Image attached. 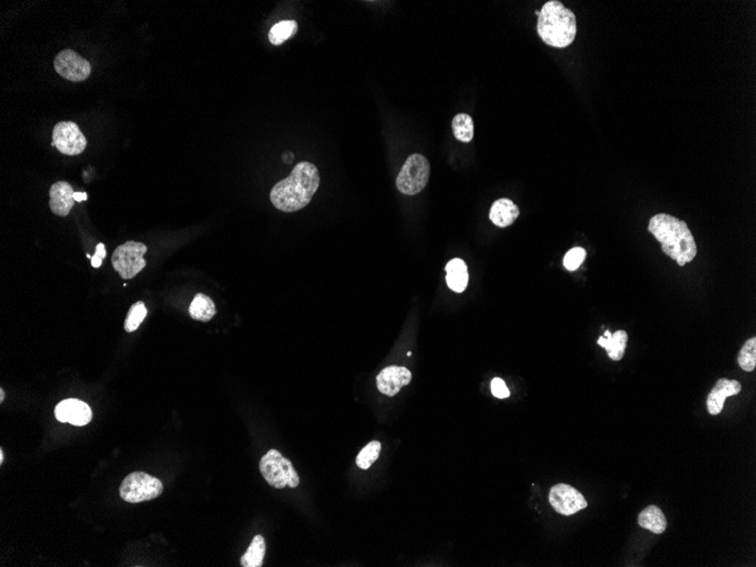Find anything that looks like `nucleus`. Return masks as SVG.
I'll return each mask as SVG.
<instances>
[{
  "label": "nucleus",
  "instance_id": "nucleus-7",
  "mask_svg": "<svg viewBox=\"0 0 756 567\" xmlns=\"http://www.w3.org/2000/svg\"><path fill=\"white\" fill-rule=\"evenodd\" d=\"M147 250L145 245L136 243V241H127L120 245L113 252L112 258H111L113 269L116 270L120 274V277L124 279H132L147 265V262L143 258Z\"/></svg>",
  "mask_w": 756,
  "mask_h": 567
},
{
  "label": "nucleus",
  "instance_id": "nucleus-26",
  "mask_svg": "<svg viewBox=\"0 0 756 567\" xmlns=\"http://www.w3.org/2000/svg\"><path fill=\"white\" fill-rule=\"evenodd\" d=\"M585 258H587V252L582 247H574L572 248L564 258V266L566 270L569 271H575L579 269V265L584 262Z\"/></svg>",
  "mask_w": 756,
  "mask_h": 567
},
{
  "label": "nucleus",
  "instance_id": "nucleus-21",
  "mask_svg": "<svg viewBox=\"0 0 756 567\" xmlns=\"http://www.w3.org/2000/svg\"><path fill=\"white\" fill-rule=\"evenodd\" d=\"M298 32V24L295 21H281L271 28L268 40L274 46L285 43Z\"/></svg>",
  "mask_w": 756,
  "mask_h": 567
},
{
  "label": "nucleus",
  "instance_id": "nucleus-6",
  "mask_svg": "<svg viewBox=\"0 0 756 567\" xmlns=\"http://www.w3.org/2000/svg\"><path fill=\"white\" fill-rule=\"evenodd\" d=\"M163 484L161 480L145 472H133L128 475L120 484L119 493L127 503H141L151 501L162 494Z\"/></svg>",
  "mask_w": 756,
  "mask_h": 567
},
{
  "label": "nucleus",
  "instance_id": "nucleus-24",
  "mask_svg": "<svg viewBox=\"0 0 756 567\" xmlns=\"http://www.w3.org/2000/svg\"><path fill=\"white\" fill-rule=\"evenodd\" d=\"M738 364L742 371H753L756 367V338L746 341L738 354Z\"/></svg>",
  "mask_w": 756,
  "mask_h": 567
},
{
  "label": "nucleus",
  "instance_id": "nucleus-1",
  "mask_svg": "<svg viewBox=\"0 0 756 567\" xmlns=\"http://www.w3.org/2000/svg\"><path fill=\"white\" fill-rule=\"evenodd\" d=\"M317 166L310 162H299L285 179L274 185L270 198L278 210L293 213L310 204L320 187Z\"/></svg>",
  "mask_w": 756,
  "mask_h": 567
},
{
  "label": "nucleus",
  "instance_id": "nucleus-8",
  "mask_svg": "<svg viewBox=\"0 0 756 567\" xmlns=\"http://www.w3.org/2000/svg\"><path fill=\"white\" fill-rule=\"evenodd\" d=\"M86 144L85 136L75 122H61L53 127L51 145L63 154H80L85 149Z\"/></svg>",
  "mask_w": 756,
  "mask_h": 567
},
{
  "label": "nucleus",
  "instance_id": "nucleus-4",
  "mask_svg": "<svg viewBox=\"0 0 756 567\" xmlns=\"http://www.w3.org/2000/svg\"><path fill=\"white\" fill-rule=\"evenodd\" d=\"M260 470L266 482L276 489L297 488L300 484L298 473L293 468V463L276 450H270L262 457Z\"/></svg>",
  "mask_w": 756,
  "mask_h": 567
},
{
  "label": "nucleus",
  "instance_id": "nucleus-9",
  "mask_svg": "<svg viewBox=\"0 0 756 567\" xmlns=\"http://www.w3.org/2000/svg\"><path fill=\"white\" fill-rule=\"evenodd\" d=\"M53 66L61 78L70 82H82L89 78L91 75V65L89 61L75 53L74 50L61 51L56 55Z\"/></svg>",
  "mask_w": 756,
  "mask_h": 567
},
{
  "label": "nucleus",
  "instance_id": "nucleus-25",
  "mask_svg": "<svg viewBox=\"0 0 756 567\" xmlns=\"http://www.w3.org/2000/svg\"><path fill=\"white\" fill-rule=\"evenodd\" d=\"M147 315V309L144 302H136L130 307V312H128L127 317H126V321H125V329L127 332H134L140 327Z\"/></svg>",
  "mask_w": 756,
  "mask_h": 567
},
{
  "label": "nucleus",
  "instance_id": "nucleus-20",
  "mask_svg": "<svg viewBox=\"0 0 756 567\" xmlns=\"http://www.w3.org/2000/svg\"><path fill=\"white\" fill-rule=\"evenodd\" d=\"M266 540L257 534L251 541L248 549L243 553L241 559L243 567H261L263 565V559L266 556Z\"/></svg>",
  "mask_w": 756,
  "mask_h": 567
},
{
  "label": "nucleus",
  "instance_id": "nucleus-31",
  "mask_svg": "<svg viewBox=\"0 0 756 567\" xmlns=\"http://www.w3.org/2000/svg\"><path fill=\"white\" fill-rule=\"evenodd\" d=\"M4 398H5V392H4L3 388H1V390H0V402H4Z\"/></svg>",
  "mask_w": 756,
  "mask_h": 567
},
{
  "label": "nucleus",
  "instance_id": "nucleus-28",
  "mask_svg": "<svg viewBox=\"0 0 756 567\" xmlns=\"http://www.w3.org/2000/svg\"><path fill=\"white\" fill-rule=\"evenodd\" d=\"M91 263L93 267H100L101 264H103V258H100L99 255L95 254L94 256H92Z\"/></svg>",
  "mask_w": 756,
  "mask_h": 567
},
{
  "label": "nucleus",
  "instance_id": "nucleus-32",
  "mask_svg": "<svg viewBox=\"0 0 756 567\" xmlns=\"http://www.w3.org/2000/svg\"><path fill=\"white\" fill-rule=\"evenodd\" d=\"M4 463V452L3 450H0V465Z\"/></svg>",
  "mask_w": 756,
  "mask_h": 567
},
{
  "label": "nucleus",
  "instance_id": "nucleus-17",
  "mask_svg": "<svg viewBox=\"0 0 756 567\" xmlns=\"http://www.w3.org/2000/svg\"><path fill=\"white\" fill-rule=\"evenodd\" d=\"M627 339L629 337L625 331H617L611 334L608 329H606L604 337H600L598 344L606 349L610 359L619 361L623 359L624 354H625Z\"/></svg>",
  "mask_w": 756,
  "mask_h": 567
},
{
  "label": "nucleus",
  "instance_id": "nucleus-2",
  "mask_svg": "<svg viewBox=\"0 0 756 567\" xmlns=\"http://www.w3.org/2000/svg\"><path fill=\"white\" fill-rule=\"evenodd\" d=\"M648 229L661 244L663 252L676 260L679 266H685L696 258L698 246L686 222L671 214L659 213L650 219Z\"/></svg>",
  "mask_w": 756,
  "mask_h": 567
},
{
  "label": "nucleus",
  "instance_id": "nucleus-22",
  "mask_svg": "<svg viewBox=\"0 0 756 567\" xmlns=\"http://www.w3.org/2000/svg\"><path fill=\"white\" fill-rule=\"evenodd\" d=\"M452 129L458 141L469 143L473 139V120L468 114L456 115L452 120Z\"/></svg>",
  "mask_w": 756,
  "mask_h": 567
},
{
  "label": "nucleus",
  "instance_id": "nucleus-13",
  "mask_svg": "<svg viewBox=\"0 0 756 567\" xmlns=\"http://www.w3.org/2000/svg\"><path fill=\"white\" fill-rule=\"evenodd\" d=\"M742 391V385L734 379L721 378L715 383L708 396L707 406L710 415H717L723 411L728 396H737Z\"/></svg>",
  "mask_w": 756,
  "mask_h": 567
},
{
  "label": "nucleus",
  "instance_id": "nucleus-18",
  "mask_svg": "<svg viewBox=\"0 0 756 567\" xmlns=\"http://www.w3.org/2000/svg\"><path fill=\"white\" fill-rule=\"evenodd\" d=\"M639 524L641 528L650 530L653 534H660L665 532L667 529V519L659 507L650 505L644 511H641L639 515Z\"/></svg>",
  "mask_w": 756,
  "mask_h": 567
},
{
  "label": "nucleus",
  "instance_id": "nucleus-11",
  "mask_svg": "<svg viewBox=\"0 0 756 567\" xmlns=\"http://www.w3.org/2000/svg\"><path fill=\"white\" fill-rule=\"evenodd\" d=\"M55 415L61 423H69L74 426H85L91 421L92 411L89 404L78 398H68L59 402L55 409Z\"/></svg>",
  "mask_w": 756,
  "mask_h": 567
},
{
  "label": "nucleus",
  "instance_id": "nucleus-27",
  "mask_svg": "<svg viewBox=\"0 0 756 567\" xmlns=\"http://www.w3.org/2000/svg\"><path fill=\"white\" fill-rule=\"evenodd\" d=\"M491 393L497 398H506L510 396V391L502 378H494L491 382Z\"/></svg>",
  "mask_w": 756,
  "mask_h": 567
},
{
  "label": "nucleus",
  "instance_id": "nucleus-23",
  "mask_svg": "<svg viewBox=\"0 0 756 567\" xmlns=\"http://www.w3.org/2000/svg\"><path fill=\"white\" fill-rule=\"evenodd\" d=\"M381 450L382 445L379 442H377V440L370 442L358 454L356 460L357 465L362 470H367L373 465L374 462H376V460L378 459L379 453H381Z\"/></svg>",
  "mask_w": 756,
  "mask_h": 567
},
{
  "label": "nucleus",
  "instance_id": "nucleus-15",
  "mask_svg": "<svg viewBox=\"0 0 756 567\" xmlns=\"http://www.w3.org/2000/svg\"><path fill=\"white\" fill-rule=\"evenodd\" d=\"M520 210L511 199L500 198L493 204L489 219L500 228L510 227L519 218Z\"/></svg>",
  "mask_w": 756,
  "mask_h": 567
},
{
  "label": "nucleus",
  "instance_id": "nucleus-3",
  "mask_svg": "<svg viewBox=\"0 0 756 567\" xmlns=\"http://www.w3.org/2000/svg\"><path fill=\"white\" fill-rule=\"evenodd\" d=\"M537 31L546 45L563 49L574 41L577 16L558 0H550L539 11Z\"/></svg>",
  "mask_w": 756,
  "mask_h": 567
},
{
  "label": "nucleus",
  "instance_id": "nucleus-30",
  "mask_svg": "<svg viewBox=\"0 0 756 567\" xmlns=\"http://www.w3.org/2000/svg\"><path fill=\"white\" fill-rule=\"evenodd\" d=\"M74 198L78 203L84 202V201L88 199V194L86 193H75Z\"/></svg>",
  "mask_w": 756,
  "mask_h": 567
},
{
  "label": "nucleus",
  "instance_id": "nucleus-29",
  "mask_svg": "<svg viewBox=\"0 0 756 567\" xmlns=\"http://www.w3.org/2000/svg\"><path fill=\"white\" fill-rule=\"evenodd\" d=\"M95 254L99 255L100 258H103H103H105V255H107V253H105V245H103V244L98 245L97 250H95Z\"/></svg>",
  "mask_w": 756,
  "mask_h": 567
},
{
  "label": "nucleus",
  "instance_id": "nucleus-10",
  "mask_svg": "<svg viewBox=\"0 0 756 567\" xmlns=\"http://www.w3.org/2000/svg\"><path fill=\"white\" fill-rule=\"evenodd\" d=\"M550 503L556 512L562 515L575 514L588 507L582 494L566 484H558L550 489Z\"/></svg>",
  "mask_w": 756,
  "mask_h": 567
},
{
  "label": "nucleus",
  "instance_id": "nucleus-5",
  "mask_svg": "<svg viewBox=\"0 0 756 567\" xmlns=\"http://www.w3.org/2000/svg\"><path fill=\"white\" fill-rule=\"evenodd\" d=\"M431 176V164L421 154H412L406 159L397 178V189L404 195L419 194L427 186Z\"/></svg>",
  "mask_w": 756,
  "mask_h": 567
},
{
  "label": "nucleus",
  "instance_id": "nucleus-16",
  "mask_svg": "<svg viewBox=\"0 0 756 567\" xmlns=\"http://www.w3.org/2000/svg\"><path fill=\"white\" fill-rule=\"evenodd\" d=\"M469 274L467 264L461 258H454L446 265V282L448 288L461 294L468 287Z\"/></svg>",
  "mask_w": 756,
  "mask_h": 567
},
{
  "label": "nucleus",
  "instance_id": "nucleus-19",
  "mask_svg": "<svg viewBox=\"0 0 756 567\" xmlns=\"http://www.w3.org/2000/svg\"><path fill=\"white\" fill-rule=\"evenodd\" d=\"M189 314L195 321H211L216 314V304L206 295L197 294L189 306Z\"/></svg>",
  "mask_w": 756,
  "mask_h": 567
},
{
  "label": "nucleus",
  "instance_id": "nucleus-14",
  "mask_svg": "<svg viewBox=\"0 0 756 567\" xmlns=\"http://www.w3.org/2000/svg\"><path fill=\"white\" fill-rule=\"evenodd\" d=\"M75 191H73L72 186L69 185L66 181H58V183L53 184L50 189V210L53 211V213L58 216H68L69 212L74 206Z\"/></svg>",
  "mask_w": 756,
  "mask_h": 567
},
{
  "label": "nucleus",
  "instance_id": "nucleus-12",
  "mask_svg": "<svg viewBox=\"0 0 756 567\" xmlns=\"http://www.w3.org/2000/svg\"><path fill=\"white\" fill-rule=\"evenodd\" d=\"M411 379V371L406 367L389 366L378 373L376 381L378 390L382 394L394 396L400 392L401 388L409 385Z\"/></svg>",
  "mask_w": 756,
  "mask_h": 567
}]
</instances>
